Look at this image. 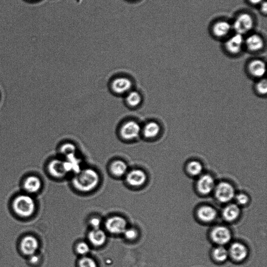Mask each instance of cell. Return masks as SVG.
<instances>
[{
    "instance_id": "33",
    "label": "cell",
    "mask_w": 267,
    "mask_h": 267,
    "mask_svg": "<svg viewBox=\"0 0 267 267\" xmlns=\"http://www.w3.org/2000/svg\"><path fill=\"white\" fill-rule=\"evenodd\" d=\"M236 201L239 204L244 205L249 202V197L244 194H239L236 198Z\"/></svg>"
},
{
    "instance_id": "15",
    "label": "cell",
    "mask_w": 267,
    "mask_h": 267,
    "mask_svg": "<svg viewBox=\"0 0 267 267\" xmlns=\"http://www.w3.org/2000/svg\"><path fill=\"white\" fill-rule=\"evenodd\" d=\"M132 82L126 78H119L112 82L113 91L117 94H122L128 92L132 88Z\"/></svg>"
},
{
    "instance_id": "18",
    "label": "cell",
    "mask_w": 267,
    "mask_h": 267,
    "mask_svg": "<svg viewBox=\"0 0 267 267\" xmlns=\"http://www.w3.org/2000/svg\"><path fill=\"white\" fill-rule=\"evenodd\" d=\"M89 240L94 246L99 247L105 244L107 240L105 232L100 229H93L88 235Z\"/></svg>"
},
{
    "instance_id": "6",
    "label": "cell",
    "mask_w": 267,
    "mask_h": 267,
    "mask_svg": "<svg viewBox=\"0 0 267 267\" xmlns=\"http://www.w3.org/2000/svg\"><path fill=\"white\" fill-rule=\"evenodd\" d=\"M245 49L252 53L262 51L265 47L264 37L258 33H250L245 38Z\"/></svg>"
},
{
    "instance_id": "9",
    "label": "cell",
    "mask_w": 267,
    "mask_h": 267,
    "mask_svg": "<svg viewBox=\"0 0 267 267\" xmlns=\"http://www.w3.org/2000/svg\"><path fill=\"white\" fill-rule=\"evenodd\" d=\"M216 196L219 201L227 203L235 196L234 188L227 182L219 183L216 189Z\"/></svg>"
},
{
    "instance_id": "24",
    "label": "cell",
    "mask_w": 267,
    "mask_h": 267,
    "mask_svg": "<svg viewBox=\"0 0 267 267\" xmlns=\"http://www.w3.org/2000/svg\"><path fill=\"white\" fill-rule=\"evenodd\" d=\"M187 169L189 174L193 176H197L201 174L203 167L200 162L193 160L188 163Z\"/></svg>"
},
{
    "instance_id": "27",
    "label": "cell",
    "mask_w": 267,
    "mask_h": 267,
    "mask_svg": "<svg viewBox=\"0 0 267 267\" xmlns=\"http://www.w3.org/2000/svg\"><path fill=\"white\" fill-rule=\"evenodd\" d=\"M76 147L71 143H65L60 149L61 153L66 157L75 155L76 152Z\"/></svg>"
},
{
    "instance_id": "34",
    "label": "cell",
    "mask_w": 267,
    "mask_h": 267,
    "mask_svg": "<svg viewBox=\"0 0 267 267\" xmlns=\"http://www.w3.org/2000/svg\"><path fill=\"white\" fill-rule=\"evenodd\" d=\"M260 11L263 15H266L267 12V5L266 0L261 5H259Z\"/></svg>"
},
{
    "instance_id": "12",
    "label": "cell",
    "mask_w": 267,
    "mask_h": 267,
    "mask_svg": "<svg viewBox=\"0 0 267 267\" xmlns=\"http://www.w3.org/2000/svg\"><path fill=\"white\" fill-rule=\"evenodd\" d=\"M248 71L252 77L262 78L266 72L265 62L259 59L251 60L248 65Z\"/></svg>"
},
{
    "instance_id": "5",
    "label": "cell",
    "mask_w": 267,
    "mask_h": 267,
    "mask_svg": "<svg viewBox=\"0 0 267 267\" xmlns=\"http://www.w3.org/2000/svg\"><path fill=\"white\" fill-rule=\"evenodd\" d=\"M232 23L226 19H219L215 22L211 27L212 35L218 39H226L232 35Z\"/></svg>"
},
{
    "instance_id": "32",
    "label": "cell",
    "mask_w": 267,
    "mask_h": 267,
    "mask_svg": "<svg viewBox=\"0 0 267 267\" xmlns=\"http://www.w3.org/2000/svg\"><path fill=\"white\" fill-rule=\"evenodd\" d=\"M101 223V219L95 217L91 219L90 221V223L93 229H100Z\"/></svg>"
},
{
    "instance_id": "8",
    "label": "cell",
    "mask_w": 267,
    "mask_h": 267,
    "mask_svg": "<svg viewBox=\"0 0 267 267\" xmlns=\"http://www.w3.org/2000/svg\"><path fill=\"white\" fill-rule=\"evenodd\" d=\"M141 132V127L138 123L130 121L125 123L121 129V135L126 140H133L138 138Z\"/></svg>"
},
{
    "instance_id": "16",
    "label": "cell",
    "mask_w": 267,
    "mask_h": 267,
    "mask_svg": "<svg viewBox=\"0 0 267 267\" xmlns=\"http://www.w3.org/2000/svg\"><path fill=\"white\" fill-rule=\"evenodd\" d=\"M214 187L215 181L213 177L209 175H203L197 182V188L202 194L210 193Z\"/></svg>"
},
{
    "instance_id": "11",
    "label": "cell",
    "mask_w": 267,
    "mask_h": 267,
    "mask_svg": "<svg viewBox=\"0 0 267 267\" xmlns=\"http://www.w3.org/2000/svg\"><path fill=\"white\" fill-rule=\"evenodd\" d=\"M211 238L213 240L219 245H224L228 243L231 238L230 230L224 227H217L211 232Z\"/></svg>"
},
{
    "instance_id": "22",
    "label": "cell",
    "mask_w": 267,
    "mask_h": 267,
    "mask_svg": "<svg viewBox=\"0 0 267 267\" xmlns=\"http://www.w3.org/2000/svg\"><path fill=\"white\" fill-rule=\"evenodd\" d=\"M240 213L239 208L235 204H231L226 207L223 211V216L225 220L233 221L236 220Z\"/></svg>"
},
{
    "instance_id": "21",
    "label": "cell",
    "mask_w": 267,
    "mask_h": 267,
    "mask_svg": "<svg viewBox=\"0 0 267 267\" xmlns=\"http://www.w3.org/2000/svg\"><path fill=\"white\" fill-rule=\"evenodd\" d=\"M198 216L201 220L205 222L213 221L217 217L216 210L208 206H203L198 211Z\"/></svg>"
},
{
    "instance_id": "29",
    "label": "cell",
    "mask_w": 267,
    "mask_h": 267,
    "mask_svg": "<svg viewBox=\"0 0 267 267\" xmlns=\"http://www.w3.org/2000/svg\"><path fill=\"white\" fill-rule=\"evenodd\" d=\"M77 251L79 255L85 256L90 252V247L87 243L82 242L78 244Z\"/></svg>"
},
{
    "instance_id": "14",
    "label": "cell",
    "mask_w": 267,
    "mask_h": 267,
    "mask_svg": "<svg viewBox=\"0 0 267 267\" xmlns=\"http://www.w3.org/2000/svg\"><path fill=\"white\" fill-rule=\"evenodd\" d=\"M39 246L37 239L32 236H25L20 243V249L23 254L31 256L35 254Z\"/></svg>"
},
{
    "instance_id": "35",
    "label": "cell",
    "mask_w": 267,
    "mask_h": 267,
    "mask_svg": "<svg viewBox=\"0 0 267 267\" xmlns=\"http://www.w3.org/2000/svg\"><path fill=\"white\" fill-rule=\"evenodd\" d=\"M30 262L33 265L37 264L39 262V257L38 255L33 254L30 256Z\"/></svg>"
},
{
    "instance_id": "2",
    "label": "cell",
    "mask_w": 267,
    "mask_h": 267,
    "mask_svg": "<svg viewBox=\"0 0 267 267\" xmlns=\"http://www.w3.org/2000/svg\"><path fill=\"white\" fill-rule=\"evenodd\" d=\"M235 33L245 36L251 32L255 26V18L251 13L243 12L238 14L232 22Z\"/></svg>"
},
{
    "instance_id": "28",
    "label": "cell",
    "mask_w": 267,
    "mask_h": 267,
    "mask_svg": "<svg viewBox=\"0 0 267 267\" xmlns=\"http://www.w3.org/2000/svg\"><path fill=\"white\" fill-rule=\"evenodd\" d=\"M79 267H98L94 259L86 256L82 257L79 260Z\"/></svg>"
},
{
    "instance_id": "1",
    "label": "cell",
    "mask_w": 267,
    "mask_h": 267,
    "mask_svg": "<svg viewBox=\"0 0 267 267\" xmlns=\"http://www.w3.org/2000/svg\"><path fill=\"white\" fill-rule=\"evenodd\" d=\"M100 182V176L96 171L88 168L80 171L74 177L72 183L75 188L87 193L96 188Z\"/></svg>"
},
{
    "instance_id": "25",
    "label": "cell",
    "mask_w": 267,
    "mask_h": 267,
    "mask_svg": "<svg viewBox=\"0 0 267 267\" xmlns=\"http://www.w3.org/2000/svg\"><path fill=\"white\" fill-rule=\"evenodd\" d=\"M141 94L136 91L129 92L126 98L127 104L131 107H136L140 105L141 102Z\"/></svg>"
},
{
    "instance_id": "10",
    "label": "cell",
    "mask_w": 267,
    "mask_h": 267,
    "mask_svg": "<svg viewBox=\"0 0 267 267\" xmlns=\"http://www.w3.org/2000/svg\"><path fill=\"white\" fill-rule=\"evenodd\" d=\"M126 180L129 186L139 187L145 183L147 180V175L142 170L135 169L130 171L127 174Z\"/></svg>"
},
{
    "instance_id": "20",
    "label": "cell",
    "mask_w": 267,
    "mask_h": 267,
    "mask_svg": "<svg viewBox=\"0 0 267 267\" xmlns=\"http://www.w3.org/2000/svg\"><path fill=\"white\" fill-rule=\"evenodd\" d=\"M161 132V127L158 123L150 122L143 129V135L148 139H154L158 137Z\"/></svg>"
},
{
    "instance_id": "37",
    "label": "cell",
    "mask_w": 267,
    "mask_h": 267,
    "mask_svg": "<svg viewBox=\"0 0 267 267\" xmlns=\"http://www.w3.org/2000/svg\"><path fill=\"white\" fill-rule=\"evenodd\" d=\"M27 1H37V0H27Z\"/></svg>"
},
{
    "instance_id": "31",
    "label": "cell",
    "mask_w": 267,
    "mask_h": 267,
    "mask_svg": "<svg viewBox=\"0 0 267 267\" xmlns=\"http://www.w3.org/2000/svg\"><path fill=\"white\" fill-rule=\"evenodd\" d=\"M123 235L128 240H134L138 236V232L134 228H127Z\"/></svg>"
},
{
    "instance_id": "36",
    "label": "cell",
    "mask_w": 267,
    "mask_h": 267,
    "mask_svg": "<svg viewBox=\"0 0 267 267\" xmlns=\"http://www.w3.org/2000/svg\"><path fill=\"white\" fill-rule=\"evenodd\" d=\"M265 0H248V1L251 4V5H261L263 2H264Z\"/></svg>"
},
{
    "instance_id": "13",
    "label": "cell",
    "mask_w": 267,
    "mask_h": 267,
    "mask_svg": "<svg viewBox=\"0 0 267 267\" xmlns=\"http://www.w3.org/2000/svg\"><path fill=\"white\" fill-rule=\"evenodd\" d=\"M47 168L50 174L55 177H63L68 173L65 161L59 159L51 161Z\"/></svg>"
},
{
    "instance_id": "30",
    "label": "cell",
    "mask_w": 267,
    "mask_h": 267,
    "mask_svg": "<svg viewBox=\"0 0 267 267\" xmlns=\"http://www.w3.org/2000/svg\"><path fill=\"white\" fill-rule=\"evenodd\" d=\"M256 90L259 94H266L267 93V83L266 79H262L258 82L256 85Z\"/></svg>"
},
{
    "instance_id": "23",
    "label": "cell",
    "mask_w": 267,
    "mask_h": 267,
    "mask_svg": "<svg viewBox=\"0 0 267 267\" xmlns=\"http://www.w3.org/2000/svg\"><path fill=\"white\" fill-rule=\"evenodd\" d=\"M127 164L122 160H116L111 164L110 169L112 173L117 177L125 175L127 171Z\"/></svg>"
},
{
    "instance_id": "4",
    "label": "cell",
    "mask_w": 267,
    "mask_h": 267,
    "mask_svg": "<svg viewBox=\"0 0 267 267\" xmlns=\"http://www.w3.org/2000/svg\"><path fill=\"white\" fill-rule=\"evenodd\" d=\"M223 47L226 52L232 56H237L245 49V36L235 33L224 40Z\"/></svg>"
},
{
    "instance_id": "7",
    "label": "cell",
    "mask_w": 267,
    "mask_h": 267,
    "mask_svg": "<svg viewBox=\"0 0 267 267\" xmlns=\"http://www.w3.org/2000/svg\"><path fill=\"white\" fill-rule=\"evenodd\" d=\"M106 228L110 234L115 235L124 234L127 228V223L125 218L120 216H113L106 222Z\"/></svg>"
},
{
    "instance_id": "26",
    "label": "cell",
    "mask_w": 267,
    "mask_h": 267,
    "mask_svg": "<svg viewBox=\"0 0 267 267\" xmlns=\"http://www.w3.org/2000/svg\"><path fill=\"white\" fill-rule=\"evenodd\" d=\"M213 256L216 261L222 262L227 259L229 252L224 248L220 246V247H218L214 250Z\"/></svg>"
},
{
    "instance_id": "3",
    "label": "cell",
    "mask_w": 267,
    "mask_h": 267,
    "mask_svg": "<svg viewBox=\"0 0 267 267\" xmlns=\"http://www.w3.org/2000/svg\"><path fill=\"white\" fill-rule=\"evenodd\" d=\"M16 213L23 217H29L35 212L36 204L33 198L27 195L17 196L13 203Z\"/></svg>"
},
{
    "instance_id": "17",
    "label": "cell",
    "mask_w": 267,
    "mask_h": 267,
    "mask_svg": "<svg viewBox=\"0 0 267 267\" xmlns=\"http://www.w3.org/2000/svg\"><path fill=\"white\" fill-rule=\"evenodd\" d=\"M230 253L233 259L238 262L244 261L248 255V249L246 246L239 243H235L231 245Z\"/></svg>"
},
{
    "instance_id": "19",
    "label": "cell",
    "mask_w": 267,
    "mask_h": 267,
    "mask_svg": "<svg viewBox=\"0 0 267 267\" xmlns=\"http://www.w3.org/2000/svg\"><path fill=\"white\" fill-rule=\"evenodd\" d=\"M42 188V182L39 178L35 176H30L27 178L24 183L25 190L29 193H35Z\"/></svg>"
}]
</instances>
